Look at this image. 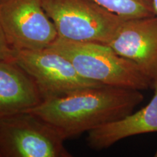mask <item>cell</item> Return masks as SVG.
Here are the masks:
<instances>
[{
    "instance_id": "obj_1",
    "label": "cell",
    "mask_w": 157,
    "mask_h": 157,
    "mask_svg": "<svg viewBox=\"0 0 157 157\" xmlns=\"http://www.w3.org/2000/svg\"><path fill=\"white\" fill-rule=\"evenodd\" d=\"M143 100L140 90L101 85L44 100L28 111L53 127L66 140L122 119Z\"/></svg>"
},
{
    "instance_id": "obj_2",
    "label": "cell",
    "mask_w": 157,
    "mask_h": 157,
    "mask_svg": "<svg viewBox=\"0 0 157 157\" xmlns=\"http://www.w3.org/2000/svg\"><path fill=\"white\" fill-rule=\"evenodd\" d=\"M67 58L82 77L103 85L140 90L153 89L154 81L132 61L109 45L58 38L50 47Z\"/></svg>"
},
{
    "instance_id": "obj_3",
    "label": "cell",
    "mask_w": 157,
    "mask_h": 157,
    "mask_svg": "<svg viewBox=\"0 0 157 157\" xmlns=\"http://www.w3.org/2000/svg\"><path fill=\"white\" fill-rule=\"evenodd\" d=\"M42 3L59 38L74 42L108 44L124 21L94 0H42Z\"/></svg>"
},
{
    "instance_id": "obj_4",
    "label": "cell",
    "mask_w": 157,
    "mask_h": 157,
    "mask_svg": "<svg viewBox=\"0 0 157 157\" xmlns=\"http://www.w3.org/2000/svg\"><path fill=\"white\" fill-rule=\"evenodd\" d=\"M65 139L30 111L0 118V157H71Z\"/></svg>"
},
{
    "instance_id": "obj_5",
    "label": "cell",
    "mask_w": 157,
    "mask_h": 157,
    "mask_svg": "<svg viewBox=\"0 0 157 157\" xmlns=\"http://www.w3.org/2000/svg\"><path fill=\"white\" fill-rule=\"evenodd\" d=\"M0 23L16 52L47 48L58 38L42 0H0Z\"/></svg>"
},
{
    "instance_id": "obj_6",
    "label": "cell",
    "mask_w": 157,
    "mask_h": 157,
    "mask_svg": "<svg viewBox=\"0 0 157 157\" xmlns=\"http://www.w3.org/2000/svg\"><path fill=\"white\" fill-rule=\"evenodd\" d=\"M14 61L33 78L44 101L103 85L82 77L67 58L50 48L17 51Z\"/></svg>"
},
{
    "instance_id": "obj_7",
    "label": "cell",
    "mask_w": 157,
    "mask_h": 157,
    "mask_svg": "<svg viewBox=\"0 0 157 157\" xmlns=\"http://www.w3.org/2000/svg\"><path fill=\"white\" fill-rule=\"evenodd\" d=\"M107 45L157 80V15L124 20Z\"/></svg>"
},
{
    "instance_id": "obj_8",
    "label": "cell",
    "mask_w": 157,
    "mask_h": 157,
    "mask_svg": "<svg viewBox=\"0 0 157 157\" xmlns=\"http://www.w3.org/2000/svg\"><path fill=\"white\" fill-rule=\"evenodd\" d=\"M152 99L145 107L90 131L87 137L90 148L95 151L104 150L127 137L157 132V80L154 81Z\"/></svg>"
},
{
    "instance_id": "obj_9",
    "label": "cell",
    "mask_w": 157,
    "mask_h": 157,
    "mask_svg": "<svg viewBox=\"0 0 157 157\" xmlns=\"http://www.w3.org/2000/svg\"><path fill=\"white\" fill-rule=\"evenodd\" d=\"M44 101L33 78L15 61L0 60V118L28 111Z\"/></svg>"
},
{
    "instance_id": "obj_10",
    "label": "cell",
    "mask_w": 157,
    "mask_h": 157,
    "mask_svg": "<svg viewBox=\"0 0 157 157\" xmlns=\"http://www.w3.org/2000/svg\"><path fill=\"white\" fill-rule=\"evenodd\" d=\"M124 20L156 15L153 0H94Z\"/></svg>"
},
{
    "instance_id": "obj_11",
    "label": "cell",
    "mask_w": 157,
    "mask_h": 157,
    "mask_svg": "<svg viewBox=\"0 0 157 157\" xmlns=\"http://www.w3.org/2000/svg\"><path fill=\"white\" fill-rule=\"evenodd\" d=\"M16 51L10 46L0 23V60L14 61Z\"/></svg>"
},
{
    "instance_id": "obj_12",
    "label": "cell",
    "mask_w": 157,
    "mask_h": 157,
    "mask_svg": "<svg viewBox=\"0 0 157 157\" xmlns=\"http://www.w3.org/2000/svg\"><path fill=\"white\" fill-rule=\"evenodd\" d=\"M153 4H154L155 13H156V15H157V0H153Z\"/></svg>"
},
{
    "instance_id": "obj_13",
    "label": "cell",
    "mask_w": 157,
    "mask_h": 157,
    "mask_svg": "<svg viewBox=\"0 0 157 157\" xmlns=\"http://www.w3.org/2000/svg\"><path fill=\"white\" fill-rule=\"evenodd\" d=\"M154 156H155V157H157V148H156V152H155V154H154Z\"/></svg>"
}]
</instances>
